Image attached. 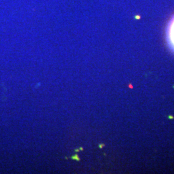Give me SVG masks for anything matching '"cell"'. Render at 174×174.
I'll return each instance as SVG.
<instances>
[{"instance_id":"obj_1","label":"cell","mask_w":174,"mask_h":174,"mask_svg":"<svg viewBox=\"0 0 174 174\" xmlns=\"http://www.w3.org/2000/svg\"><path fill=\"white\" fill-rule=\"evenodd\" d=\"M166 39L170 48L174 52V16L170 21L166 29Z\"/></svg>"},{"instance_id":"obj_2","label":"cell","mask_w":174,"mask_h":174,"mask_svg":"<svg viewBox=\"0 0 174 174\" xmlns=\"http://www.w3.org/2000/svg\"><path fill=\"white\" fill-rule=\"evenodd\" d=\"M71 158L73 159H76L77 160H79V158H78L77 155H74L73 157H71Z\"/></svg>"}]
</instances>
